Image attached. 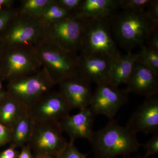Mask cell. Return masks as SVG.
<instances>
[{
    "mask_svg": "<svg viewBox=\"0 0 158 158\" xmlns=\"http://www.w3.org/2000/svg\"><path fill=\"white\" fill-rule=\"evenodd\" d=\"M35 123V121L27 112L11 130V145L17 148L28 144Z\"/></svg>",
    "mask_w": 158,
    "mask_h": 158,
    "instance_id": "ffe728a7",
    "label": "cell"
},
{
    "mask_svg": "<svg viewBox=\"0 0 158 158\" xmlns=\"http://www.w3.org/2000/svg\"><path fill=\"white\" fill-rule=\"evenodd\" d=\"M148 47L158 52V28L152 33L148 39Z\"/></svg>",
    "mask_w": 158,
    "mask_h": 158,
    "instance_id": "4dcf8cb0",
    "label": "cell"
},
{
    "mask_svg": "<svg viewBox=\"0 0 158 158\" xmlns=\"http://www.w3.org/2000/svg\"><path fill=\"white\" fill-rule=\"evenodd\" d=\"M73 13L63 9L56 0H52L39 19L43 24H47L63 19Z\"/></svg>",
    "mask_w": 158,
    "mask_h": 158,
    "instance_id": "7402d4cb",
    "label": "cell"
},
{
    "mask_svg": "<svg viewBox=\"0 0 158 158\" xmlns=\"http://www.w3.org/2000/svg\"><path fill=\"white\" fill-rule=\"evenodd\" d=\"M3 48H6V47H5V45H4V43H3L2 40L1 42H0V55L2 54Z\"/></svg>",
    "mask_w": 158,
    "mask_h": 158,
    "instance_id": "8d00e7d4",
    "label": "cell"
},
{
    "mask_svg": "<svg viewBox=\"0 0 158 158\" xmlns=\"http://www.w3.org/2000/svg\"><path fill=\"white\" fill-rule=\"evenodd\" d=\"M91 83L79 76L62 81L59 92L73 109L81 110L90 106L93 93Z\"/></svg>",
    "mask_w": 158,
    "mask_h": 158,
    "instance_id": "4fadbf2b",
    "label": "cell"
},
{
    "mask_svg": "<svg viewBox=\"0 0 158 158\" xmlns=\"http://www.w3.org/2000/svg\"><path fill=\"white\" fill-rule=\"evenodd\" d=\"M74 141H70L67 143L63 151L56 158H87L90 153H83L80 152L74 144Z\"/></svg>",
    "mask_w": 158,
    "mask_h": 158,
    "instance_id": "d4e9b609",
    "label": "cell"
},
{
    "mask_svg": "<svg viewBox=\"0 0 158 158\" xmlns=\"http://www.w3.org/2000/svg\"><path fill=\"white\" fill-rule=\"evenodd\" d=\"M138 55L136 63L147 67L158 75V51L153 50L147 46L142 45Z\"/></svg>",
    "mask_w": 158,
    "mask_h": 158,
    "instance_id": "603a6c76",
    "label": "cell"
},
{
    "mask_svg": "<svg viewBox=\"0 0 158 158\" xmlns=\"http://www.w3.org/2000/svg\"><path fill=\"white\" fill-rule=\"evenodd\" d=\"M141 146L146 151V153L144 156L148 158L150 156L158 154V132L153 134V136L146 143L141 144Z\"/></svg>",
    "mask_w": 158,
    "mask_h": 158,
    "instance_id": "484cf974",
    "label": "cell"
},
{
    "mask_svg": "<svg viewBox=\"0 0 158 158\" xmlns=\"http://www.w3.org/2000/svg\"><path fill=\"white\" fill-rule=\"evenodd\" d=\"M5 31L2 40L6 48L34 47L43 40L44 25L39 19L23 14L18 10Z\"/></svg>",
    "mask_w": 158,
    "mask_h": 158,
    "instance_id": "52a82bcc",
    "label": "cell"
},
{
    "mask_svg": "<svg viewBox=\"0 0 158 158\" xmlns=\"http://www.w3.org/2000/svg\"><path fill=\"white\" fill-rule=\"evenodd\" d=\"M27 112V108L7 92L0 101V123L11 131Z\"/></svg>",
    "mask_w": 158,
    "mask_h": 158,
    "instance_id": "d6986e66",
    "label": "cell"
},
{
    "mask_svg": "<svg viewBox=\"0 0 158 158\" xmlns=\"http://www.w3.org/2000/svg\"><path fill=\"white\" fill-rule=\"evenodd\" d=\"M111 30L116 39L125 48L131 49L143 45L158 24L148 16L145 10H123L110 18Z\"/></svg>",
    "mask_w": 158,
    "mask_h": 158,
    "instance_id": "7a4b0ae2",
    "label": "cell"
},
{
    "mask_svg": "<svg viewBox=\"0 0 158 158\" xmlns=\"http://www.w3.org/2000/svg\"><path fill=\"white\" fill-rule=\"evenodd\" d=\"M126 127L137 134L158 132V94L146 97L130 117Z\"/></svg>",
    "mask_w": 158,
    "mask_h": 158,
    "instance_id": "7c38bea8",
    "label": "cell"
},
{
    "mask_svg": "<svg viewBox=\"0 0 158 158\" xmlns=\"http://www.w3.org/2000/svg\"><path fill=\"white\" fill-rule=\"evenodd\" d=\"M123 158H131L129 157L125 156V157H123ZM146 158L144 157V156L142 157L140 156H136V157H134V158Z\"/></svg>",
    "mask_w": 158,
    "mask_h": 158,
    "instance_id": "74e56055",
    "label": "cell"
},
{
    "mask_svg": "<svg viewBox=\"0 0 158 158\" xmlns=\"http://www.w3.org/2000/svg\"><path fill=\"white\" fill-rule=\"evenodd\" d=\"M151 2L152 0H119V8L127 11H144Z\"/></svg>",
    "mask_w": 158,
    "mask_h": 158,
    "instance_id": "cb8c5ba5",
    "label": "cell"
},
{
    "mask_svg": "<svg viewBox=\"0 0 158 158\" xmlns=\"http://www.w3.org/2000/svg\"><path fill=\"white\" fill-rule=\"evenodd\" d=\"M17 12L18 10L12 9L0 11V32L5 31Z\"/></svg>",
    "mask_w": 158,
    "mask_h": 158,
    "instance_id": "4316f807",
    "label": "cell"
},
{
    "mask_svg": "<svg viewBox=\"0 0 158 158\" xmlns=\"http://www.w3.org/2000/svg\"><path fill=\"white\" fill-rule=\"evenodd\" d=\"M138 56V54L129 52L113 61L107 83L117 87L123 84H126L132 73Z\"/></svg>",
    "mask_w": 158,
    "mask_h": 158,
    "instance_id": "ac0fdd59",
    "label": "cell"
},
{
    "mask_svg": "<svg viewBox=\"0 0 158 158\" xmlns=\"http://www.w3.org/2000/svg\"><path fill=\"white\" fill-rule=\"evenodd\" d=\"M19 154L16 148L11 145L0 154V158H18Z\"/></svg>",
    "mask_w": 158,
    "mask_h": 158,
    "instance_id": "1f68e13d",
    "label": "cell"
},
{
    "mask_svg": "<svg viewBox=\"0 0 158 158\" xmlns=\"http://www.w3.org/2000/svg\"><path fill=\"white\" fill-rule=\"evenodd\" d=\"M83 0H56L57 3L63 9L74 13Z\"/></svg>",
    "mask_w": 158,
    "mask_h": 158,
    "instance_id": "83f0119b",
    "label": "cell"
},
{
    "mask_svg": "<svg viewBox=\"0 0 158 158\" xmlns=\"http://www.w3.org/2000/svg\"><path fill=\"white\" fill-rule=\"evenodd\" d=\"M113 60L101 55L78 56V75L86 81L97 85L107 83Z\"/></svg>",
    "mask_w": 158,
    "mask_h": 158,
    "instance_id": "5bb4252c",
    "label": "cell"
},
{
    "mask_svg": "<svg viewBox=\"0 0 158 158\" xmlns=\"http://www.w3.org/2000/svg\"><path fill=\"white\" fill-rule=\"evenodd\" d=\"M34 48L42 68L56 85L65 79L79 76L77 55L66 52L44 40Z\"/></svg>",
    "mask_w": 158,
    "mask_h": 158,
    "instance_id": "3957f363",
    "label": "cell"
},
{
    "mask_svg": "<svg viewBox=\"0 0 158 158\" xmlns=\"http://www.w3.org/2000/svg\"><path fill=\"white\" fill-rule=\"evenodd\" d=\"M9 81L7 92L27 109L56 85L43 68L33 74Z\"/></svg>",
    "mask_w": 158,
    "mask_h": 158,
    "instance_id": "8992f818",
    "label": "cell"
},
{
    "mask_svg": "<svg viewBox=\"0 0 158 158\" xmlns=\"http://www.w3.org/2000/svg\"><path fill=\"white\" fill-rule=\"evenodd\" d=\"M129 93L107 83L97 85L93 94L90 108L94 114L105 115L110 120L114 119L116 113L128 101Z\"/></svg>",
    "mask_w": 158,
    "mask_h": 158,
    "instance_id": "30bf717a",
    "label": "cell"
},
{
    "mask_svg": "<svg viewBox=\"0 0 158 158\" xmlns=\"http://www.w3.org/2000/svg\"><path fill=\"white\" fill-rule=\"evenodd\" d=\"M14 3L13 0H0V11L11 9Z\"/></svg>",
    "mask_w": 158,
    "mask_h": 158,
    "instance_id": "836d02e7",
    "label": "cell"
},
{
    "mask_svg": "<svg viewBox=\"0 0 158 158\" xmlns=\"http://www.w3.org/2000/svg\"><path fill=\"white\" fill-rule=\"evenodd\" d=\"M111 31L110 18L87 19L80 55L101 54L113 61L118 59L121 56Z\"/></svg>",
    "mask_w": 158,
    "mask_h": 158,
    "instance_id": "5b68a950",
    "label": "cell"
},
{
    "mask_svg": "<svg viewBox=\"0 0 158 158\" xmlns=\"http://www.w3.org/2000/svg\"><path fill=\"white\" fill-rule=\"evenodd\" d=\"M59 121L35 122L28 144L34 156L48 155L57 157L67 142L62 135Z\"/></svg>",
    "mask_w": 158,
    "mask_h": 158,
    "instance_id": "9c48e42d",
    "label": "cell"
},
{
    "mask_svg": "<svg viewBox=\"0 0 158 158\" xmlns=\"http://www.w3.org/2000/svg\"><path fill=\"white\" fill-rule=\"evenodd\" d=\"M7 92L3 90L2 84V78L0 76V101L2 100L4 97L6 96Z\"/></svg>",
    "mask_w": 158,
    "mask_h": 158,
    "instance_id": "e575fe53",
    "label": "cell"
},
{
    "mask_svg": "<svg viewBox=\"0 0 158 158\" xmlns=\"http://www.w3.org/2000/svg\"><path fill=\"white\" fill-rule=\"evenodd\" d=\"M90 108L80 110L73 115L65 116L59 122L62 131L70 137V141L77 138H85L91 141L93 137L94 123L95 118Z\"/></svg>",
    "mask_w": 158,
    "mask_h": 158,
    "instance_id": "9a60e30c",
    "label": "cell"
},
{
    "mask_svg": "<svg viewBox=\"0 0 158 158\" xmlns=\"http://www.w3.org/2000/svg\"><path fill=\"white\" fill-rule=\"evenodd\" d=\"M158 77L151 69L136 63L124 89L128 93L132 92L146 97L158 94Z\"/></svg>",
    "mask_w": 158,
    "mask_h": 158,
    "instance_id": "2e32d148",
    "label": "cell"
},
{
    "mask_svg": "<svg viewBox=\"0 0 158 158\" xmlns=\"http://www.w3.org/2000/svg\"><path fill=\"white\" fill-rule=\"evenodd\" d=\"M34 158H56L53 156L48 155H39L34 156Z\"/></svg>",
    "mask_w": 158,
    "mask_h": 158,
    "instance_id": "d590c367",
    "label": "cell"
},
{
    "mask_svg": "<svg viewBox=\"0 0 158 158\" xmlns=\"http://www.w3.org/2000/svg\"><path fill=\"white\" fill-rule=\"evenodd\" d=\"M148 16L154 23L158 24V1L152 0L145 10Z\"/></svg>",
    "mask_w": 158,
    "mask_h": 158,
    "instance_id": "f1b7e54d",
    "label": "cell"
},
{
    "mask_svg": "<svg viewBox=\"0 0 158 158\" xmlns=\"http://www.w3.org/2000/svg\"><path fill=\"white\" fill-rule=\"evenodd\" d=\"M91 144L96 158L128 156L141 147L137 134L127 127L121 126L114 119L104 127L94 132Z\"/></svg>",
    "mask_w": 158,
    "mask_h": 158,
    "instance_id": "6da1fadb",
    "label": "cell"
},
{
    "mask_svg": "<svg viewBox=\"0 0 158 158\" xmlns=\"http://www.w3.org/2000/svg\"><path fill=\"white\" fill-rule=\"evenodd\" d=\"M119 8V0H83L74 13L84 18H110Z\"/></svg>",
    "mask_w": 158,
    "mask_h": 158,
    "instance_id": "e0dca14e",
    "label": "cell"
},
{
    "mask_svg": "<svg viewBox=\"0 0 158 158\" xmlns=\"http://www.w3.org/2000/svg\"><path fill=\"white\" fill-rule=\"evenodd\" d=\"M86 20L74 13L60 20L43 25V40L77 55L81 46Z\"/></svg>",
    "mask_w": 158,
    "mask_h": 158,
    "instance_id": "277c9868",
    "label": "cell"
},
{
    "mask_svg": "<svg viewBox=\"0 0 158 158\" xmlns=\"http://www.w3.org/2000/svg\"><path fill=\"white\" fill-rule=\"evenodd\" d=\"M71 108L59 92L51 91L28 109L35 122L60 121L69 115Z\"/></svg>",
    "mask_w": 158,
    "mask_h": 158,
    "instance_id": "8fae6325",
    "label": "cell"
},
{
    "mask_svg": "<svg viewBox=\"0 0 158 158\" xmlns=\"http://www.w3.org/2000/svg\"><path fill=\"white\" fill-rule=\"evenodd\" d=\"M0 76L8 81L36 73L42 68L34 47L6 48Z\"/></svg>",
    "mask_w": 158,
    "mask_h": 158,
    "instance_id": "ba28073f",
    "label": "cell"
},
{
    "mask_svg": "<svg viewBox=\"0 0 158 158\" xmlns=\"http://www.w3.org/2000/svg\"><path fill=\"white\" fill-rule=\"evenodd\" d=\"M11 131L0 123V146L10 143Z\"/></svg>",
    "mask_w": 158,
    "mask_h": 158,
    "instance_id": "f546056e",
    "label": "cell"
},
{
    "mask_svg": "<svg viewBox=\"0 0 158 158\" xmlns=\"http://www.w3.org/2000/svg\"><path fill=\"white\" fill-rule=\"evenodd\" d=\"M21 148V150L19 152L18 158H34L32 154V151L28 144L24 145Z\"/></svg>",
    "mask_w": 158,
    "mask_h": 158,
    "instance_id": "d6a6232c",
    "label": "cell"
},
{
    "mask_svg": "<svg viewBox=\"0 0 158 158\" xmlns=\"http://www.w3.org/2000/svg\"><path fill=\"white\" fill-rule=\"evenodd\" d=\"M52 0H23L21 1L19 11L35 19H40Z\"/></svg>",
    "mask_w": 158,
    "mask_h": 158,
    "instance_id": "44dd1931",
    "label": "cell"
}]
</instances>
